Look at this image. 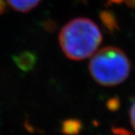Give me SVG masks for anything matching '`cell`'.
Listing matches in <instances>:
<instances>
[{
  "instance_id": "1",
  "label": "cell",
  "mask_w": 135,
  "mask_h": 135,
  "mask_svg": "<svg viewBox=\"0 0 135 135\" xmlns=\"http://www.w3.org/2000/svg\"><path fill=\"white\" fill-rule=\"evenodd\" d=\"M64 55L73 60H82L97 51L102 42L99 28L88 18H76L67 23L59 36Z\"/></svg>"
},
{
  "instance_id": "2",
  "label": "cell",
  "mask_w": 135,
  "mask_h": 135,
  "mask_svg": "<svg viewBox=\"0 0 135 135\" xmlns=\"http://www.w3.org/2000/svg\"><path fill=\"white\" fill-rule=\"evenodd\" d=\"M131 69L130 61L121 49L106 46L96 52L89 64L92 78L103 86H114L127 79Z\"/></svg>"
},
{
  "instance_id": "3",
  "label": "cell",
  "mask_w": 135,
  "mask_h": 135,
  "mask_svg": "<svg viewBox=\"0 0 135 135\" xmlns=\"http://www.w3.org/2000/svg\"><path fill=\"white\" fill-rule=\"evenodd\" d=\"M37 55L32 51H25L13 56L16 65L23 72L31 71L37 64Z\"/></svg>"
},
{
  "instance_id": "4",
  "label": "cell",
  "mask_w": 135,
  "mask_h": 135,
  "mask_svg": "<svg viewBox=\"0 0 135 135\" xmlns=\"http://www.w3.org/2000/svg\"><path fill=\"white\" fill-rule=\"evenodd\" d=\"M41 0H7L8 4L15 11L20 12H28L36 7Z\"/></svg>"
},
{
  "instance_id": "5",
  "label": "cell",
  "mask_w": 135,
  "mask_h": 135,
  "mask_svg": "<svg viewBox=\"0 0 135 135\" xmlns=\"http://www.w3.org/2000/svg\"><path fill=\"white\" fill-rule=\"evenodd\" d=\"M99 18L103 25L108 28L109 32L113 33L115 31L120 30L117 19L113 12L110 11H107V10L102 11L99 13Z\"/></svg>"
},
{
  "instance_id": "6",
  "label": "cell",
  "mask_w": 135,
  "mask_h": 135,
  "mask_svg": "<svg viewBox=\"0 0 135 135\" xmlns=\"http://www.w3.org/2000/svg\"><path fill=\"white\" fill-rule=\"evenodd\" d=\"M61 129L65 134H78L82 129V123L78 119H68L63 121Z\"/></svg>"
},
{
  "instance_id": "7",
  "label": "cell",
  "mask_w": 135,
  "mask_h": 135,
  "mask_svg": "<svg viewBox=\"0 0 135 135\" xmlns=\"http://www.w3.org/2000/svg\"><path fill=\"white\" fill-rule=\"evenodd\" d=\"M120 107V100L117 96L109 99L107 102V108L111 112L118 111Z\"/></svg>"
},
{
  "instance_id": "8",
  "label": "cell",
  "mask_w": 135,
  "mask_h": 135,
  "mask_svg": "<svg viewBox=\"0 0 135 135\" xmlns=\"http://www.w3.org/2000/svg\"><path fill=\"white\" fill-rule=\"evenodd\" d=\"M42 28L46 32L52 33L56 30L57 24L52 20H46L42 23Z\"/></svg>"
},
{
  "instance_id": "9",
  "label": "cell",
  "mask_w": 135,
  "mask_h": 135,
  "mask_svg": "<svg viewBox=\"0 0 135 135\" xmlns=\"http://www.w3.org/2000/svg\"><path fill=\"white\" fill-rule=\"evenodd\" d=\"M112 131L115 134H132V133L127 130L126 129L121 128V127H117V126L112 127Z\"/></svg>"
},
{
  "instance_id": "10",
  "label": "cell",
  "mask_w": 135,
  "mask_h": 135,
  "mask_svg": "<svg viewBox=\"0 0 135 135\" xmlns=\"http://www.w3.org/2000/svg\"><path fill=\"white\" fill-rule=\"evenodd\" d=\"M130 121L133 128L135 130V102L133 103L131 109H130Z\"/></svg>"
},
{
  "instance_id": "11",
  "label": "cell",
  "mask_w": 135,
  "mask_h": 135,
  "mask_svg": "<svg viewBox=\"0 0 135 135\" xmlns=\"http://www.w3.org/2000/svg\"><path fill=\"white\" fill-rule=\"evenodd\" d=\"M124 0H108V2L106 3L107 6H110L112 4H120Z\"/></svg>"
},
{
  "instance_id": "12",
  "label": "cell",
  "mask_w": 135,
  "mask_h": 135,
  "mask_svg": "<svg viewBox=\"0 0 135 135\" xmlns=\"http://www.w3.org/2000/svg\"><path fill=\"white\" fill-rule=\"evenodd\" d=\"M125 4L130 8H135V0H124Z\"/></svg>"
},
{
  "instance_id": "13",
  "label": "cell",
  "mask_w": 135,
  "mask_h": 135,
  "mask_svg": "<svg viewBox=\"0 0 135 135\" xmlns=\"http://www.w3.org/2000/svg\"><path fill=\"white\" fill-rule=\"evenodd\" d=\"M6 9V4L3 0H0V15H2Z\"/></svg>"
}]
</instances>
